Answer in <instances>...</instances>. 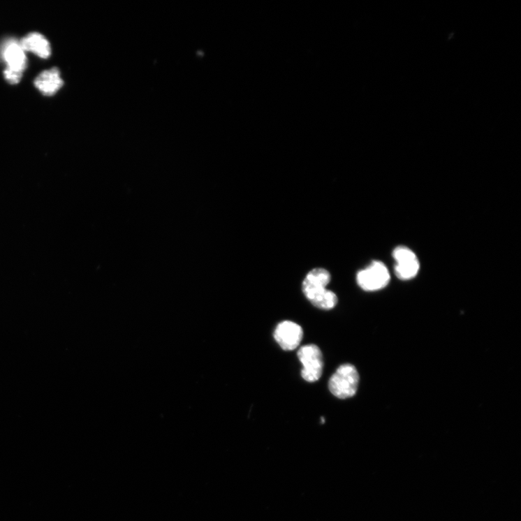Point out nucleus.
I'll list each match as a JSON object with an SVG mask.
<instances>
[{
  "instance_id": "obj_1",
  "label": "nucleus",
  "mask_w": 521,
  "mask_h": 521,
  "mask_svg": "<svg viewBox=\"0 0 521 521\" xmlns=\"http://www.w3.org/2000/svg\"><path fill=\"white\" fill-rule=\"evenodd\" d=\"M330 281V273L323 268L314 269L305 277L302 291L315 307L328 311L337 306V295L327 288Z\"/></svg>"
},
{
  "instance_id": "obj_2",
  "label": "nucleus",
  "mask_w": 521,
  "mask_h": 521,
  "mask_svg": "<svg viewBox=\"0 0 521 521\" xmlns=\"http://www.w3.org/2000/svg\"><path fill=\"white\" fill-rule=\"evenodd\" d=\"M359 374L356 368L351 365L340 366L329 381V390L339 399L353 397L358 390Z\"/></svg>"
},
{
  "instance_id": "obj_3",
  "label": "nucleus",
  "mask_w": 521,
  "mask_h": 521,
  "mask_svg": "<svg viewBox=\"0 0 521 521\" xmlns=\"http://www.w3.org/2000/svg\"><path fill=\"white\" fill-rule=\"evenodd\" d=\"M298 358L302 364V376L308 383H315L322 376L324 359L322 351L314 344L300 348Z\"/></svg>"
},
{
  "instance_id": "obj_4",
  "label": "nucleus",
  "mask_w": 521,
  "mask_h": 521,
  "mask_svg": "<svg viewBox=\"0 0 521 521\" xmlns=\"http://www.w3.org/2000/svg\"><path fill=\"white\" fill-rule=\"evenodd\" d=\"M390 275L386 266L374 260L365 270L358 272L356 281L359 287L366 291H376L386 288L390 283Z\"/></svg>"
},
{
  "instance_id": "obj_5",
  "label": "nucleus",
  "mask_w": 521,
  "mask_h": 521,
  "mask_svg": "<svg viewBox=\"0 0 521 521\" xmlns=\"http://www.w3.org/2000/svg\"><path fill=\"white\" fill-rule=\"evenodd\" d=\"M303 337L302 328L291 321L279 323L274 332L276 342L286 351L296 349L302 343Z\"/></svg>"
},
{
  "instance_id": "obj_6",
  "label": "nucleus",
  "mask_w": 521,
  "mask_h": 521,
  "mask_svg": "<svg viewBox=\"0 0 521 521\" xmlns=\"http://www.w3.org/2000/svg\"><path fill=\"white\" fill-rule=\"evenodd\" d=\"M395 260V273L398 278L407 280L416 276L420 263L416 254L405 247H399L393 251Z\"/></svg>"
},
{
  "instance_id": "obj_7",
  "label": "nucleus",
  "mask_w": 521,
  "mask_h": 521,
  "mask_svg": "<svg viewBox=\"0 0 521 521\" xmlns=\"http://www.w3.org/2000/svg\"><path fill=\"white\" fill-rule=\"evenodd\" d=\"M1 55L8 64V68L24 72L27 67L25 51L15 40L11 39L4 44L1 50Z\"/></svg>"
},
{
  "instance_id": "obj_8",
  "label": "nucleus",
  "mask_w": 521,
  "mask_h": 521,
  "mask_svg": "<svg viewBox=\"0 0 521 521\" xmlns=\"http://www.w3.org/2000/svg\"><path fill=\"white\" fill-rule=\"evenodd\" d=\"M34 85L44 95L51 96L63 87L64 82L60 77L59 69L53 68L39 74L35 79Z\"/></svg>"
},
{
  "instance_id": "obj_9",
  "label": "nucleus",
  "mask_w": 521,
  "mask_h": 521,
  "mask_svg": "<svg viewBox=\"0 0 521 521\" xmlns=\"http://www.w3.org/2000/svg\"><path fill=\"white\" fill-rule=\"evenodd\" d=\"M26 52H31L39 57L47 59L51 55L52 50L48 40L41 34L31 33L19 43Z\"/></svg>"
},
{
  "instance_id": "obj_10",
  "label": "nucleus",
  "mask_w": 521,
  "mask_h": 521,
  "mask_svg": "<svg viewBox=\"0 0 521 521\" xmlns=\"http://www.w3.org/2000/svg\"><path fill=\"white\" fill-rule=\"evenodd\" d=\"M4 75L6 81L10 85H17L20 82L23 76V72H20L10 68H7L4 71Z\"/></svg>"
}]
</instances>
